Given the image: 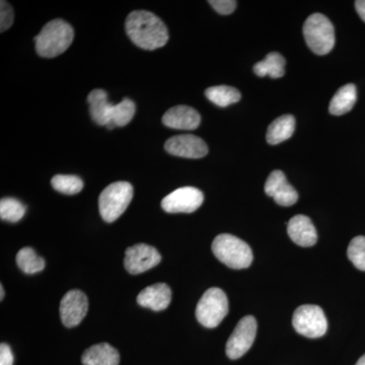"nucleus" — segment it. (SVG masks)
I'll return each instance as SVG.
<instances>
[{"label": "nucleus", "instance_id": "f257e3e1", "mask_svg": "<svg viewBox=\"0 0 365 365\" xmlns=\"http://www.w3.org/2000/svg\"><path fill=\"white\" fill-rule=\"evenodd\" d=\"M125 30L132 42L144 50H157L169 41L167 26L150 11H132L127 16Z\"/></svg>", "mask_w": 365, "mask_h": 365}, {"label": "nucleus", "instance_id": "f03ea898", "mask_svg": "<svg viewBox=\"0 0 365 365\" xmlns=\"http://www.w3.org/2000/svg\"><path fill=\"white\" fill-rule=\"evenodd\" d=\"M74 32L72 26L61 19L49 21L35 38L36 51L44 58L59 56L71 47Z\"/></svg>", "mask_w": 365, "mask_h": 365}, {"label": "nucleus", "instance_id": "7ed1b4c3", "mask_svg": "<svg viewBox=\"0 0 365 365\" xmlns=\"http://www.w3.org/2000/svg\"><path fill=\"white\" fill-rule=\"evenodd\" d=\"M212 251L216 258L230 268H248L253 262L249 245L232 235H217L212 242Z\"/></svg>", "mask_w": 365, "mask_h": 365}, {"label": "nucleus", "instance_id": "20e7f679", "mask_svg": "<svg viewBox=\"0 0 365 365\" xmlns=\"http://www.w3.org/2000/svg\"><path fill=\"white\" fill-rule=\"evenodd\" d=\"M133 187L128 182H115L101 193L98 208L106 222H114L128 207L133 198Z\"/></svg>", "mask_w": 365, "mask_h": 365}, {"label": "nucleus", "instance_id": "39448f33", "mask_svg": "<svg viewBox=\"0 0 365 365\" xmlns=\"http://www.w3.org/2000/svg\"><path fill=\"white\" fill-rule=\"evenodd\" d=\"M304 36L307 46L317 55H326L335 45V30L326 16L314 14L304 25Z\"/></svg>", "mask_w": 365, "mask_h": 365}, {"label": "nucleus", "instance_id": "423d86ee", "mask_svg": "<svg viewBox=\"0 0 365 365\" xmlns=\"http://www.w3.org/2000/svg\"><path fill=\"white\" fill-rule=\"evenodd\" d=\"M228 313L227 294L220 288L206 290L196 307V318L199 323L208 329L216 328Z\"/></svg>", "mask_w": 365, "mask_h": 365}, {"label": "nucleus", "instance_id": "0eeeda50", "mask_svg": "<svg viewBox=\"0 0 365 365\" xmlns=\"http://www.w3.org/2000/svg\"><path fill=\"white\" fill-rule=\"evenodd\" d=\"M292 326L300 335L307 338H321L328 330V321L323 309L314 304H304L295 309Z\"/></svg>", "mask_w": 365, "mask_h": 365}, {"label": "nucleus", "instance_id": "6e6552de", "mask_svg": "<svg viewBox=\"0 0 365 365\" xmlns=\"http://www.w3.org/2000/svg\"><path fill=\"white\" fill-rule=\"evenodd\" d=\"M256 335V319L253 316L244 317L228 338L225 348L228 359H237L246 354L253 345Z\"/></svg>", "mask_w": 365, "mask_h": 365}, {"label": "nucleus", "instance_id": "1a4fd4ad", "mask_svg": "<svg viewBox=\"0 0 365 365\" xmlns=\"http://www.w3.org/2000/svg\"><path fill=\"white\" fill-rule=\"evenodd\" d=\"M203 200L200 190L182 187L163 199L162 208L168 213H192L202 205Z\"/></svg>", "mask_w": 365, "mask_h": 365}, {"label": "nucleus", "instance_id": "9d476101", "mask_svg": "<svg viewBox=\"0 0 365 365\" xmlns=\"http://www.w3.org/2000/svg\"><path fill=\"white\" fill-rule=\"evenodd\" d=\"M162 261L158 250L145 244L130 247L125 252V269L130 274H141L155 267Z\"/></svg>", "mask_w": 365, "mask_h": 365}, {"label": "nucleus", "instance_id": "9b49d317", "mask_svg": "<svg viewBox=\"0 0 365 365\" xmlns=\"http://www.w3.org/2000/svg\"><path fill=\"white\" fill-rule=\"evenodd\" d=\"M88 297L78 289L71 290L60 302V318L67 328L79 325L88 314Z\"/></svg>", "mask_w": 365, "mask_h": 365}, {"label": "nucleus", "instance_id": "f8f14e48", "mask_svg": "<svg viewBox=\"0 0 365 365\" xmlns=\"http://www.w3.org/2000/svg\"><path fill=\"white\" fill-rule=\"evenodd\" d=\"M165 150L170 155L185 158H202L208 153L205 141L192 134L172 137L165 143Z\"/></svg>", "mask_w": 365, "mask_h": 365}, {"label": "nucleus", "instance_id": "ddd939ff", "mask_svg": "<svg viewBox=\"0 0 365 365\" xmlns=\"http://www.w3.org/2000/svg\"><path fill=\"white\" fill-rule=\"evenodd\" d=\"M265 193L272 197L278 205L289 207L299 200L297 190L287 182V177L279 170H273L265 182Z\"/></svg>", "mask_w": 365, "mask_h": 365}, {"label": "nucleus", "instance_id": "4468645a", "mask_svg": "<svg viewBox=\"0 0 365 365\" xmlns=\"http://www.w3.org/2000/svg\"><path fill=\"white\" fill-rule=\"evenodd\" d=\"M163 123L169 128L178 130H194L201 123L199 113L188 106L170 108L163 116Z\"/></svg>", "mask_w": 365, "mask_h": 365}, {"label": "nucleus", "instance_id": "2eb2a0df", "mask_svg": "<svg viewBox=\"0 0 365 365\" xmlns=\"http://www.w3.org/2000/svg\"><path fill=\"white\" fill-rule=\"evenodd\" d=\"M287 232L295 244L304 248L313 247L318 241L316 227L306 215L294 216L287 223Z\"/></svg>", "mask_w": 365, "mask_h": 365}, {"label": "nucleus", "instance_id": "dca6fc26", "mask_svg": "<svg viewBox=\"0 0 365 365\" xmlns=\"http://www.w3.org/2000/svg\"><path fill=\"white\" fill-rule=\"evenodd\" d=\"M172 290L165 283H157L144 288L137 297V304L155 312L163 311L170 306Z\"/></svg>", "mask_w": 365, "mask_h": 365}, {"label": "nucleus", "instance_id": "f3484780", "mask_svg": "<svg viewBox=\"0 0 365 365\" xmlns=\"http://www.w3.org/2000/svg\"><path fill=\"white\" fill-rule=\"evenodd\" d=\"M83 365H119V352L108 343L91 346L83 352Z\"/></svg>", "mask_w": 365, "mask_h": 365}, {"label": "nucleus", "instance_id": "a211bd4d", "mask_svg": "<svg viewBox=\"0 0 365 365\" xmlns=\"http://www.w3.org/2000/svg\"><path fill=\"white\" fill-rule=\"evenodd\" d=\"M88 103L90 105L91 119L101 126H106L109 122L113 105L108 100L107 91L104 90L91 91L88 97Z\"/></svg>", "mask_w": 365, "mask_h": 365}, {"label": "nucleus", "instance_id": "6ab92c4d", "mask_svg": "<svg viewBox=\"0 0 365 365\" xmlns=\"http://www.w3.org/2000/svg\"><path fill=\"white\" fill-rule=\"evenodd\" d=\"M295 130V118L292 115H283L274 120L268 127L266 139L271 145L287 140Z\"/></svg>", "mask_w": 365, "mask_h": 365}, {"label": "nucleus", "instance_id": "aec40b11", "mask_svg": "<svg viewBox=\"0 0 365 365\" xmlns=\"http://www.w3.org/2000/svg\"><path fill=\"white\" fill-rule=\"evenodd\" d=\"M356 86L349 83L337 91L331 100L329 112L334 116H341L350 112L356 103Z\"/></svg>", "mask_w": 365, "mask_h": 365}, {"label": "nucleus", "instance_id": "412c9836", "mask_svg": "<svg viewBox=\"0 0 365 365\" xmlns=\"http://www.w3.org/2000/svg\"><path fill=\"white\" fill-rule=\"evenodd\" d=\"M285 59L277 52L269 53L266 58L254 66V72L259 78L270 76L271 78H280L285 73Z\"/></svg>", "mask_w": 365, "mask_h": 365}, {"label": "nucleus", "instance_id": "4be33fe9", "mask_svg": "<svg viewBox=\"0 0 365 365\" xmlns=\"http://www.w3.org/2000/svg\"><path fill=\"white\" fill-rule=\"evenodd\" d=\"M136 106L130 98H124L119 104L113 106L111 115L108 124V129H114L115 127H124L130 123L135 115Z\"/></svg>", "mask_w": 365, "mask_h": 365}, {"label": "nucleus", "instance_id": "5701e85b", "mask_svg": "<svg viewBox=\"0 0 365 365\" xmlns=\"http://www.w3.org/2000/svg\"><path fill=\"white\" fill-rule=\"evenodd\" d=\"M205 96L210 102L220 108L235 104L242 98L240 91L228 86H211L205 91Z\"/></svg>", "mask_w": 365, "mask_h": 365}, {"label": "nucleus", "instance_id": "b1692460", "mask_svg": "<svg viewBox=\"0 0 365 365\" xmlns=\"http://www.w3.org/2000/svg\"><path fill=\"white\" fill-rule=\"evenodd\" d=\"M16 264L26 274H36L44 270L45 261L30 247L21 249L16 255Z\"/></svg>", "mask_w": 365, "mask_h": 365}, {"label": "nucleus", "instance_id": "393cba45", "mask_svg": "<svg viewBox=\"0 0 365 365\" xmlns=\"http://www.w3.org/2000/svg\"><path fill=\"white\" fill-rule=\"evenodd\" d=\"M51 185L57 192L66 195H74L83 189V180L71 175H56L52 178Z\"/></svg>", "mask_w": 365, "mask_h": 365}, {"label": "nucleus", "instance_id": "a878e982", "mask_svg": "<svg viewBox=\"0 0 365 365\" xmlns=\"http://www.w3.org/2000/svg\"><path fill=\"white\" fill-rule=\"evenodd\" d=\"M26 206L14 198H4L0 201V217L6 222H20L26 213Z\"/></svg>", "mask_w": 365, "mask_h": 365}, {"label": "nucleus", "instance_id": "bb28decb", "mask_svg": "<svg viewBox=\"0 0 365 365\" xmlns=\"http://www.w3.org/2000/svg\"><path fill=\"white\" fill-rule=\"evenodd\" d=\"M347 256L355 267L365 272V237L364 235L354 237L350 242Z\"/></svg>", "mask_w": 365, "mask_h": 365}, {"label": "nucleus", "instance_id": "cd10ccee", "mask_svg": "<svg viewBox=\"0 0 365 365\" xmlns=\"http://www.w3.org/2000/svg\"><path fill=\"white\" fill-rule=\"evenodd\" d=\"M14 9L11 4L2 0L0 2V31L4 33L14 24Z\"/></svg>", "mask_w": 365, "mask_h": 365}, {"label": "nucleus", "instance_id": "c85d7f7f", "mask_svg": "<svg viewBox=\"0 0 365 365\" xmlns=\"http://www.w3.org/2000/svg\"><path fill=\"white\" fill-rule=\"evenodd\" d=\"M208 4L218 14L228 16V14L234 13L237 2L235 1V0H210V1H208Z\"/></svg>", "mask_w": 365, "mask_h": 365}, {"label": "nucleus", "instance_id": "c756f323", "mask_svg": "<svg viewBox=\"0 0 365 365\" xmlns=\"http://www.w3.org/2000/svg\"><path fill=\"white\" fill-rule=\"evenodd\" d=\"M14 354L11 347L6 343L0 345V365H13Z\"/></svg>", "mask_w": 365, "mask_h": 365}, {"label": "nucleus", "instance_id": "7c9ffc66", "mask_svg": "<svg viewBox=\"0 0 365 365\" xmlns=\"http://www.w3.org/2000/svg\"><path fill=\"white\" fill-rule=\"evenodd\" d=\"M355 9H356L357 14H359L361 20L365 23V0L355 1Z\"/></svg>", "mask_w": 365, "mask_h": 365}, {"label": "nucleus", "instance_id": "2f4dec72", "mask_svg": "<svg viewBox=\"0 0 365 365\" xmlns=\"http://www.w3.org/2000/svg\"><path fill=\"white\" fill-rule=\"evenodd\" d=\"M355 365H365V354L360 357L359 361Z\"/></svg>", "mask_w": 365, "mask_h": 365}, {"label": "nucleus", "instance_id": "473e14b6", "mask_svg": "<svg viewBox=\"0 0 365 365\" xmlns=\"http://www.w3.org/2000/svg\"><path fill=\"white\" fill-rule=\"evenodd\" d=\"M0 294H1V295H0V299H4V287H0Z\"/></svg>", "mask_w": 365, "mask_h": 365}]
</instances>
